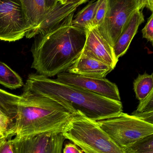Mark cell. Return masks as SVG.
Listing matches in <instances>:
<instances>
[{"mask_svg":"<svg viewBox=\"0 0 153 153\" xmlns=\"http://www.w3.org/2000/svg\"><path fill=\"white\" fill-rule=\"evenodd\" d=\"M24 90L49 98L73 115L80 114L93 121L105 119L123 111L121 102L107 99L39 74L29 75Z\"/></svg>","mask_w":153,"mask_h":153,"instance_id":"obj_1","label":"cell"},{"mask_svg":"<svg viewBox=\"0 0 153 153\" xmlns=\"http://www.w3.org/2000/svg\"><path fill=\"white\" fill-rule=\"evenodd\" d=\"M87 30L64 25L35 37L31 68L47 77L67 71L83 50Z\"/></svg>","mask_w":153,"mask_h":153,"instance_id":"obj_2","label":"cell"},{"mask_svg":"<svg viewBox=\"0 0 153 153\" xmlns=\"http://www.w3.org/2000/svg\"><path fill=\"white\" fill-rule=\"evenodd\" d=\"M72 116L56 102L24 90L10 137L24 139L47 133H62Z\"/></svg>","mask_w":153,"mask_h":153,"instance_id":"obj_3","label":"cell"},{"mask_svg":"<svg viewBox=\"0 0 153 153\" xmlns=\"http://www.w3.org/2000/svg\"><path fill=\"white\" fill-rule=\"evenodd\" d=\"M62 134L84 153H126L96 121L80 114L73 115Z\"/></svg>","mask_w":153,"mask_h":153,"instance_id":"obj_4","label":"cell"},{"mask_svg":"<svg viewBox=\"0 0 153 153\" xmlns=\"http://www.w3.org/2000/svg\"><path fill=\"white\" fill-rule=\"evenodd\" d=\"M96 122L99 127L123 149L142 137L153 134V124L123 111Z\"/></svg>","mask_w":153,"mask_h":153,"instance_id":"obj_5","label":"cell"},{"mask_svg":"<svg viewBox=\"0 0 153 153\" xmlns=\"http://www.w3.org/2000/svg\"><path fill=\"white\" fill-rule=\"evenodd\" d=\"M143 9L139 0H107L104 21L97 28L112 48L134 12Z\"/></svg>","mask_w":153,"mask_h":153,"instance_id":"obj_6","label":"cell"},{"mask_svg":"<svg viewBox=\"0 0 153 153\" xmlns=\"http://www.w3.org/2000/svg\"><path fill=\"white\" fill-rule=\"evenodd\" d=\"M30 30L19 0H0V40H20Z\"/></svg>","mask_w":153,"mask_h":153,"instance_id":"obj_7","label":"cell"},{"mask_svg":"<svg viewBox=\"0 0 153 153\" xmlns=\"http://www.w3.org/2000/svg\"><path fill=\"white\" fill-rule=\"evenodd\" d=\"M56 80L59 82L76 86L107 99L121 102L116 85L106 78L87 77L64 72L57 74Z\"/></svg>","mask_w":153,"mask_h":153,"instance_id":"obj_8","label":"cell"},{"mask_svg":"<svg viewBox=\"0 0 153 153\" xmlns=\"http://www.w3.org/2000/svg\"><path fill=\"white\" fill-rule=\"evenodd\" d=\"M84 3H70L64 4L58 1L56 6L47 13L40 24L26 34L28 39L35 37L50 32L64 25L71 24L74 14L77 8Z\"/></svg>","mask_w":153,"mask_h":153,"instance_id":"obj_9","label":"cell"},{"mask_svg":"<svg viewBox=\"0 0 153 153\" xmlns=\"http://www.w3.org/2000/svg\"><path fill=\"white\" fill-rule=\"evenodd\" d=\"M81 53L104 63L113 69L118 62L113 48L102 37L97 27L87 30L86 41Z\"/></svg>","mask_w":153,"mask_h":153,"instance_id":"obj_10","label":"cell"},{"mask_svg":"<svg viewBox=\"0 0 153 153\" xmlns=\"http://www.w3.org/2000/svg\"><path fill=\"white\" fill-rule=\"evenodd\" d=\"M20 96L0 89V136L9 138L18 113Z\"/></svg>","mask_w":153,"mask_h":153,"instance_id":"obj_11","label":"cell"},{"mask_svg":"<svg viewBox=\"0 0 153 153\" xmlns=\"http://www.w3.org/2000/svg\"><path fill=\"white\" fill-rule=\"evenodd\" d=\"M113 70L104 63L81 53L66 72L87 77L101 78H105Z\"/></svg>","mask_w":153,"mask_h":153,"instance_id":"obj_12","label":"cell"},{"mask_svg":"<svg viewBox=\"0 0 153 153\" xmlns=\"http://www.w3.org/2000/svg\"><path fill=\"white\" fill-rule=\"evenodd\" d=\"M141 10L138 9L133 13L113 47L115 56L118 60L126 53L138 27L144 21V16Z\"/></svg>","mask_w":153,"mask_h":153,"instance_id":"obj_13","label":"cell"},{"mask_svg":"<svg viewBox=\"0 0 153 153\" xmlns=\"http://www.w3.org/2000/svg\"><path fill=\"white\" fill-rule=\"evenodd\" d=\"M54 133L38 135L30 138L10 139L14 153H46L50 137Z\"/></svg>","mask_w":153,"mask_h":153,"instance_id":"obj_14","label":"cell"},{"mask_svg":"<svg viewBox=\"0 0 153 153\" xmlns=\"http://www.w3.org/2000/svg\"><path fill=\"white\" fill-rule=\"evenodd\" d=\"M19 1L30 31L40 24L46 15L45 0Z\"/></svg>","mask_w":153,"mask_h":153,"instance_id":"obj_15","label":"cell"},{"mask_svg":"<svg viewBox=\"0 0 153 153\" xmlns=\"http://www.w3.org/2000/svg\"><path fill=\"white\" fill-rule=\"evenodd\" d=\"M99 0L91 1L73 18L71 25L81 29L88 30L93 28Z\"/></svg>","mask_w":153,"mask_h":153,"instance_id":"obj_16","label":"cell"},{"mask_svg":"<svg viewBox=\"0 0 153 153\" xmlns=\"http://www.w3.org/2000/svg\"><path fill=\"white\" fill-rule=\"evenodd\" d=\"M134 89L136 97L141 102L153 91V74L151 75L146 72L138 74L134 82Z\"/></svg>","mask_w":153,"mask_h":153,"instance_id":"obj_17","label":"cell"},{"mask_svg":"<svg viewBox=\"0 0 153 153\" xmlns=\"http://www.w3.org/2000/svg\"><path fill=\"white\" fill-rule=\"evenodd\" d=\"M21 77L4 63L0 61V84L11 90L23 85Z\"/></svg>","mask_w":153,"mask_h":153,"instance_id":"obj_18","label":"cell"},{"mask_svg":"<svg viewBox=\"0 0 153 153\" xmlns=\"http://www.w3.org/2000/svg\"><path fill=\"white\" fill-rule=\"evenodd\" d=\"M124 150L126 153H153V134L137 140Z\"/></svg>","mask_w":153,"mask_h":153,"instance_id":"obj_19","label":"cell"},{"mask_svg":"<svg viewBox=\"0 0 153 153\" xmlns=\"http://www.w3.org/2000/svg\"><path fill=\"white\" fill-rule=\"evenodd\" d=\"M65 137L62 133H54L50 137L46 153H62Z\"/></svg>","mask_w":153,"mask_h":153,"instance_id":"obj_20","label":"cell"},{"mask_svg":"<svg viewBox=\"0 0 153 153\" xmlns=\"http://www.w3.org/2000/svg\"><path fill=\"white\" fill-rule=\"evenodd\" d=\"M107 8V0H99L93 23V28L99 27L102 25L105 18Z\"/></svg>","mask_w":153,"mask_h":153,"instance_id":"obj_21","label":"cell"},{"mask_svg":"<svg viewBox=\"0 0 153 153\" xmlns=\"http://www.w3.org/2000/svg\"><path fill=\"white\" fill-rule=\"evenodd\" d=\"M134 111L136 112L153 111V91L146 99L140 102L137 109Z\"/></svg>","mask_w":153,"mask_h":153,"instance_id":"obj_22","label":"cell"},{"mask_svg":"<svg viewBox=\"0 0 153 153\" xmlns=\"http://www.w3.org/2000/svg\"><path fill=\"white\" fill-rule=\"evenodd\" d=\"M143 36L153 44V14L148 19L147 23L142 30Z\"/></svg>","mask_w":153,"mask_h":153,"instance_id":"obj_23","label":"cell"},{"mask_svg":"<svg viewBox=\"0 0 153 153\" xmlns=\"http://www.w3.org/2000/svg\"><path fill=\"white\" fill-rule=\"evenodd\" d=\"M0 153H14L9 138L0 137Z\"/></svg>","mask_w":153,"mask_h":153,"instance_id":"obj_24","label":"cell"},{"mask_svg":"<svg viewBox=\"0 0 153 153\" xmlns=\"http://www.w3.org/2000/svg\"><path fill=\"white\" fill-rule=\"evenodd\" d=\"M131 115L143 121L153 124V111L136 112L134 111Z\"/></svg>","mask_w":153,"mask_h":153,"instance_id":"obj_25","label":"cell"},{"mask_svg":"<svg viewBox=\"0 0 153 153\" xmlns=\"http://www.w3.org/2000/svg\"><path fill=\"white\" fill-rule=\"evenodd\" d=\"M63 153H84L79 149L77 145L72 143H69L65 145Z\"/></svg>","mask_w":153,"mask_h":153,"instance_id":"obj_26","label":"cell"},{"mask_svg":"<svg viewBox=\"0 0 153 153\" xmlns=\"http://www.w3.org/2000/svg\"><path fill=\"white\" fill-rule=\"evenodd\" d=\"M58 1V0H45L46 13L52 10Z\"/></svg>","mask_w":153,"mask_h":153,"instance_id":"obj_27","label":"cell"},{"mask_svg":"<svg viewBox=\"0 0 153 153\" xmlns=\"http://www.w3.org/2000/svg\"><path fill=\"white\" fill-rule=\"evenodd\" d=\"M143 8H148L151 11L153 10V0H139Z\"/></svg>","mask_w":153,"mask_h":153,"instance_id":"obj_28","label":"cell"},{"mask_svg":"<svg viewBox=\"0 0 153 153\" xmlns=\"http://www.w3.org/2000/svg\"><path fill=\"white\" fill-rule=\"evenodd\" d=\"M88 0H66V3H70L73 2H83L85 3L88 1Z\"/></svg>","mask_w":153,"mask_h":153,"instance_id":"obj_29","label":"cell"},{"mask_svg":"<svg viewBox=\"0 0 153 153\" xmlns=\"http://www.w3.org/2000/svg\"><path fill=\"white\" fill-rule=\"evenodd\" d=\"M59 2H60L61 3L63 4H64L66 3V0H58Z\"/></svg>","mask_w":153,"mask_h":153,"instance_id":"obj_30","label":"cell"},{"mask_svg":"<svg viewBox=\"0 0 153 153\" xmlns=\"http://www.w3.org/2000/svg\"><path fill=\"white\" fill-rule=\"evenodd\" d=\"M0 137H1V136H0Z\"/></svg>","mask_w":153,"mask_h":153,"instance_id":"obj_31","label":"cell"}]
</instances>
